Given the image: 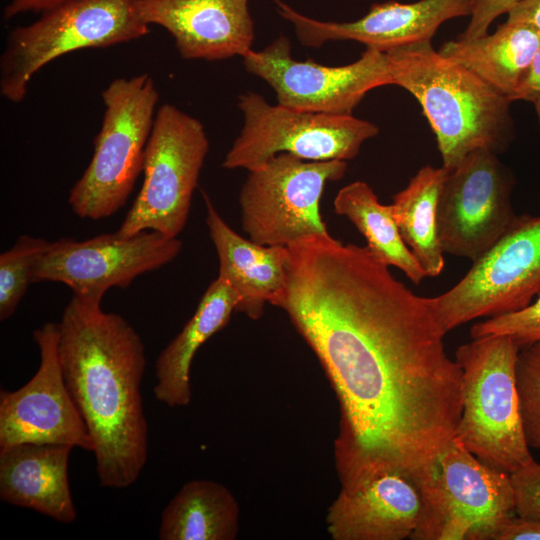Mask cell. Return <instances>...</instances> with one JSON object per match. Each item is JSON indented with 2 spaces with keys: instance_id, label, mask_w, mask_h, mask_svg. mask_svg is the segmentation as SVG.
Returning a JSON list of instances; mask_svg holds the SVG:
<instances>
[{
  "instance_id": "1",
  "label": "cell",
  "mask_w": 540,
  "mask_h": 540,
  "mask_svg": "<svg viewBox=\"0 0 540 540\" xmlns=\"http://www.w3.org/2000/svg\"><path fill=\"white\" fill-rule=\"evenodd\" d=\"M287 280L271 303L321 363L339 402L333 443L341 489L381 474L419 476L454 439L461 368L428 298L367 246L329 233L288 246Z\"/></svg>"
},
{
  "instance_id": "2",
  "label": "cell",
  "mask_w": 540,
  "mask_h": 540,
  "mask_svg": "<svg viewBox=\"0 0 540 540\" xmlns=\"http://www.w3.org/2000/svg\"><path fill=\"white\" fill-rule=\"evenodd\" d=\"M58 356L93 441L100 486H131L148 457L140 335L121 315L103 311L100 301L73 295L58 323Z\"/></svg>"
},
{
  "instance_id": "3",
  "label": "cell",
  "mask_w": 540,
  "mask_h": 540,
  "mask_svg": "<svg viewBox=\"0 0 540 540\" xmlns=\"http://www.w3.org/2000/svg\"><path fill=\"white\" fill-rule=\"evenodd\" d=\"M386 53L393 85L408 91L421 105L444 168L454 169L477 149L499 154L509 147L515 128L508 97L440 54L431 41Z\"/></svg>"
},
{
  "instance_id": "4",
  "label": "cell",
  "mask_w": 540,
  "mask_h": 540,
  "mask_svg": "<svg viewBox=\"0 0 540 540\" xmlns=\"http://www.w3.org/2000/svg\"><path fill=\"white\" fill-rule=\"evenodd\" d=\"M520 346L509 336L473 338L458 347L461 417L454 439L485 464L512 473L534 458L520 415L516 363Z\"/></svg>"
},
{
  "instance_id": "5",
  "label": "cell",
  "mask_w": 540,
  "mask_h": 540,
  "mask_svg": "<svg viewBox=\"0 0 540 540\" xmlns=\"http://www.w3.org/2000/svg\"><path fill=\"white\" fill-rule=\"evenodd\" d=\"M104 115L92 158L68 196L85 219L112 216L127 202L143 172L159 92L148 73L111 81L102 91Z\"/></svg>"
},
{
  "instance_id": "6",
  "label": "cell",
  "mask_w": 540,
  "mask_h": 540,
  "mask_svg": "<svg viewBox=\"0 0 540 540\" xmlns=\"http://www.w3.org/2000/svg\"><path fill=\"white\" fill-rule=\"evenodd\" d=\"M10 31L0 57V94L24 100L33 76L65 54L105 48L139 39L149 32L137 0H68Z\"/></svg>"
},
{
  "instance_id": "7",
  "label": "cell",
  "mask_w": 540,
  "mask_h": 540,
  "mask_svg": "<svg viewBox=\"0 0 540 540\" xmlns=\"http://www.w3.org/2000/svg\"><path fill=\"white\" fill-rule=\"evenodd\" d=\"M413 480L422 512L412 540H493L516 515L510 474L485 464L455 439Z\"/></svg>"
},
{
  "instance_id": "8",
  "label": "cell",
  "mask_w": 540,
  "mask_h": 540,
  "mask_svg": "<svg viewBox=\"0 0 540 540\" xmlns=\"http://www.w3.org/2000/svg\"><path fill=\"white\" fill-rule=\"evenodd\" d=\"M208 150L197 118L169 103L159 106L145 150L142 187L116 232L177 237L186 225Z\"/></svg>"
},
{
  "instance_id": "9",
  "label": "cell",
  "mask_w": 540,
  "mask_h": 540,
  "mask_svg": "<svg viewBox=\"0 0 540 540\" xmlns=\"http://www.w3.org/2000/svg\"><path fill=\"white\" fill-rule=\"evenodd\" d=\"M243 127L225 155L222 167L250 171L280 153L306 161L355 158L378 127L352 114L307 112L270 104L249 92L239 97Z\"/></svg>"
},
{
  "instance_id": "10",
  "label": "cell",
  "mask_w": 540,
  "mask_h": 540,
  "mask_svg": "<svg viewBox=\"0 0 540 540\" xmlns=\"http://www.w3.org/2000/svg\"><path fill=\"white\" fill-rule=\"evenodd\" d=\"M540 294V216H515L448 291L428 298L444 334L479 317L521 310Z\"/></svg>"
},
{
  "instance_id": "11",
  "label": "cell",
  "mask_w": 540,
  "mask_h": 540,
  "mask_svg": "<svg viewBox=\"0 0 540 540\" xmlns=\"http://www.w3.org/2000/svg\"><path fill=\"white\" fill-rule=\"evenodd\" d=\"M347 170L342 160L306 161L280 153L249 172L240 192L242 228L263 246H285L327 234L320 200Z\"/></svg>"
},
{
  "instance_id": "12",
  "label": "cell",
  "mask_w": 540,
  "mask_h": 540,
  "mask_svg": "<svg viewBox=\"0 0 540 540\" xmlns=\"http://www.w3.org/2000/svg\"><path fill=\"white\" fill-rule=\"evenodd\" d=\"M242 59L247 72L274 90L278 104L299 111L349 115L369 91L393 85L387 53L373 48L350 64L328 66L293 58L290 40L281 35Z\"/></svg>"
},
{
  "instance_id": "13",
  "label": "cell",
  "mask_w": 540,
  "mask_h": 540,
  "mask_svg": "<svg viewBox=\"0 0 540 540\" xmlns=\"http://www.w3.org/2000/svg\"><path fill=\"white\" fill-rule=\"evenodd\" d=\"M497 155L477 149L448 171L436 212L444 254L477 260L515 218L511 203L515 178Z\"/></svg>"
},
{
  "instance_id": "14",
  "label": "cell",
  "mask_w": 540,
  "mask_h": 540,
  "mask_svg": "<svg viewBox=\"0 0 540 540\" xmlns=\"http://www.w3.org/2000/svg\"><path fill=\"white\" fill-rule=\"evenodd\" d=\"M182 242L157 231L132 236L117 232L84 241L62 237L51 242L34 264L33 282H60L81 298L102 301L112 287L126 288L141 274L171 262Z\"/></svg>"
},
{
  "instance_id": "15",
  "label": "cell",
  "mask_w": 540,
  "mask_h": 540,
  "mask_svg": "<svg viewBox=\"0 0 540 540\" xmlns=\"http://www.w3.org/2000/svg\"><path fill=\"white\" fill-rule=\"evenodd\" d=\"M40 365L21 388L0 391V449L22 443L61 444L93 452V441L65 384L58 323L33 332Z\"/></svg>"
},
{
  "instance_id": "16",
  "label": "cell",
  "mask_w": 540,
  "mask_h": 540,
  "mask_svg": "<svg viewBox=\"0 0 540 540\" xmlns=\"http://www.w3.org/2000/svg\"><path fill=\"white\" fill-rule=\"evenodd\" d=\"M274 1L277 13L292 24L304 46L317 48L329 41L351 40L383 52L431 41L442 23L472 11V0L388 1L373 4L357 20L332 22L302 14L282 0Z\"/></svg>"
},
{
  "instance_id": "17",
  "label": "cell",
  "mask_w": 540,
  "mask_h": 540,
  "mask_svg": "<svg viewBox=\"0 0 540 540\" xmlns=\"http://www.w3.org/2000/svg\"><path fill=\"white\" fill-rule=\"evenodd\" d=\"M141 18L164 28L182 58H241L255 39L249 0H137Z\"/></svg>"
},
{
  "instance_id": "18",
  "label": "cell",
  "mask_w": 540,
  "mask_h": 540,
  "mask_svg": "<svg viewBox=\"0 0 540 540\" xmlns=\"http://www.w3.org/2000/svg\"><path fill=\"white\" fill-rule=\"evenodd\" d=\"M422 512L412 477L390 472L352 489H341L328 507L327 532L333 540L411 539Z\"/></svg>"
},
{
  "instance_id": "19",
  "label": "cell",
  "mask_w": 540,
  "mask_h": 540,
  "mask_svg": "<svg viewBox=\"0 0 540 540\" xmlns=\"http://www.w3.org/2000/svg\"><path fill=\"white\" fill-rule=\"evenodd\" d=\"M72 446L22 443L0 449V499L60 523L76 520L68 464Z\"/></svg>"
},
{
  "instance_id": "20",
  "label": "cell",
  "mask_w": 540,
  "mask_h": 540,
  "mask_svg": "<svg viewBox=\"0 0 540 540\" xmlns=\"http://www.w3.org/2000/svg\"><path fill=\"white\" fill-rule=\"evenodd\" d=\"M206 224L215 246L218 277L238 296L236 311L251 319L261 317L266 303H272L287 280L289 250L285 246H263L237 234L219 215L203 193Z\"/></svg>"
},
{
  "instance_id": "21",
  "label": "cell",
  "mask_w": 540,
  "mask_h": 540,
  "mask_svg": "<svg viewBox=\"0 0 540 540\" xmlns=\"http://www.w3.org/2000/svg\"><path fill=\"white\" fill-rule=\"evenodd\" d=\"M238 296L217 277L202 296L194 314L155 362L154 396L170 408L186 407L192 399L190 370L198 349L229 322Z\"/></svg>"
},
{
  "instance_id": "22",
  "label": "cell",
  "mask_w": 540,
  "mask_h": 540,
  "mask_svg": "<svg viewBox=\"0 0 540 540\" xmlns=\"http://www.w3.org/2000/svg\"><path fill=\"white\" fill-rule=\"evenodd\" d=\"M540 47V32L529 24L508 22L492 34L444 43L438 50L511 101Z\"/></svg>"
},
{
  "instance_id": "23",
  "label": "cell",
  "mask_w": 540,
  "mask_h": 540,
  "mask_svg": "<svg viewBox=\"0 0 540 540\" xmlns=\"http://www.w3.org/2000/svg\"><path fill=\"white\" fill-rule=\"evenodd\" d=\"M239 504L223 484L186 482L161 515L160 540H234L239 531Z\"/></svg>"
},
{
  "instance_id": "24",
  "label": "cell",
  "mask_w": 540,
  "mask_h": 540,
  "mask_svg": "<svg viewBox=\"0 0 540 540\" xmlns=\"http://www.w3.org/2000/svg\"><path fill=\"white\" fill-rule=\"evenodd\" d=\"M448 170L422 167L408 185L393 196L390 204L400 234L426 276H438L444 267V252L437 234L439 194Z\"/></svg>"
},
{
  "instance_id": "25",
  "label": "cell",
  "mask_w": 540,
  "mask_h": 540,
  "mask_svg": "<svg viewBox=\"0 0 540 540\" xmlns=\"http://www.w3.org/2000/svg\"><path fill=\"white\" fill-rule=\"evenodd\" d=\"M334 211L355 225L378 260L399 268L416 285L427 277L404 242L391 205L380 203L366 182L354 181L341 188L334 199Z\"/></svg>"
},
{
  "instance_id": "26",
  "label": "cell",
  "mask_w": 540,
  "mask_h": 540,
  "mask_svg": "<svg viewBox=\"0 0 540 540\" xmlns=\"http://www.w3.org/2000/svg\"><path fill=\"white\" fill-rule=\"evenodd\" d=\"M51 242L30 235L20 236L15 244L0 255V320L15 312L32 283L36 261L48 250Z\"/></svg>"
},
{
  "instance_id": "27",
  "label": "cell",
  "mask_w": 540,
  "mask_h": 540,
  "mask_svg": "<svg viewBox=\"0 0 540 540\" xmlns=\"http://www.w3.org/2000/svg\"><path fill=\"white\" fill-rule=\"evenodd\" d=\"M516 386L526 442L540 451V340L520 348Z\"/></svg>"
},
{
  "instance_id": "28",
  "label": "cell",
  "mask_w": 540,
  "mask_h": 540,
  "mask_svg": "<svg viewBox=\"0 0 540 540\" xmlns=\"http://www.w3.org/2000/svg\"><path fill=\"white\" fill-rule=\"evenodd\" d=\"M470 334L472 338L506 335L520 347L540 340V294L521 310L492 316L474 324Z\"/></svg>"
},
{
  "instance_id": "29",
  "label": "cell",
  "mask_w": 540,
  "mask_h": 540,
  "mask_svg": "<svg viewBox=\"0 0 540 540\" xmlns=\"http://www.w3.org/2000/svg\"><path fill=\"white\" fill-rule=\"evenodd\" d=\"M516 514L540 521V463L534 459L510 473Z\"/></svg>"
},
{
  "instance_id": "30",
  "label": "cell",
  "mask_w": 540,
  "mask_h": 540,
  "mask_svg": "<svg viewBox=\"0 0 540 540\" xmlns=\"http://www.w3.org/2000/svg\"><path fill=\"white\" fill-rule=\"evenodd\" d=\"M522 0H472L471 19L459 39L471 40L488 34L492 22L507 14Z\"/></svg>"
},
{
  "instance_id": "31",
  "label": "cell",
  "mask_w": 540,
  "mask_h": 540,
  "mask_svg": "<svg viewBox=\"0 0 540 540\" xmlns=\"http://www.w3.org/2000/svg\"><path fill=\"white\" fill-rule=\"evenodd\" d=\"M493 540H540V521L516 514L498 529Z\"/></svg>"
},
{
  "instance_id": "32",
  "label": "cell",
  "mask_w": 540,
  "mask_h": 540,
  "mask_svg": "<svg viewBox=\"0 0 540 540\" xmlns=\"http://www.w3.org/2000/svg\"><path fill=\"white\" fill-rule=\"evenodd\" d=\"M540 95V47L534 55L532 63L519 85L513 101L524 100L532 102Z\"/></svg>"
},
{
  "instance_id": "33",
  "label": "cell",
  "mask_w": 540,
  "mask_h": 540,
  "mask_svg": "<svg viewBox=\"0 0 540 540\" xmlns=\"http://www.w3.org/2000/svg\"><path fill=\"white\" fill-rule=\"evenodd\" d=\"M68 0H10L3 9V18L10 20L26 13H42Z\"/></svg>"
},
{
  "instance_id": "34",
  "label": "cell",
  "mask_w": 540,
  "mask_h": 540,
  "mask_svg": "<svg viewBox=\"0 0 540 540\" xmlns=\"http://www.w3.org/2000/svg\"><path fill=\"white\" fill-rule=\"evenodd\" d=\"M507 15L506 21L529 24L540 32V0H522Z\"/></svg>"
},
{
  "instance_id": "35",
  "label": "cell",
  "mask_w": 540,
  "mask_h": 540,
  "mask_svg": "<svg viewBox=\"0 0 540 540\" xmlns=\"http://www.w3.org/2000/svg\"><path fill=\"white\" fill-rule=\"evenodd\" d=\"M532 103L534 104L535 111H536L537 118H538L539 125H540V95H538V96L532 101Z\"/></svg>"
}]
</instances>
